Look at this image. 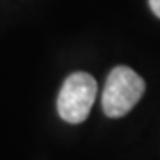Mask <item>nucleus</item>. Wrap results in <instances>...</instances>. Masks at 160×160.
<instances>
[{
	"instance_id": "f257e3e1",
	"label": "nucleus",
	"mask_w": 160,
	"mask_h": 160,
	"mask_svg": "<svg viewBox=\"0 0 160 160\" xmlns=\"http://www.w3.org/2000/svg\"><path fill=\"white\" fill-rule=\"evenodd\" d=\"M146 84L132 68L118 66L109 73L102 94V109L109 118H123L142 98Z\"/></svg>"
},
{
	"instance_id": "f03ea898",
	"label": "nucleus",
	"mask_w": 160,
	"mask_h": 160,
	"mask_svg": "<svg viewBox=\"0 0 160 160\" xmlns=\"http://www.w3.org/2000/svg\"><path fill=\"white\" fill-rule=\"evenodd\" d=\"M96 80L89 73L78 71L64 80L57 98V112L66 123L78 125L86 121L96 98Z\"/></svg>"
},
{
	"instance_id": "7ed1b4c3",
	"label": "nucleus",
	"mask_w": 160,
	"mask_h": 160,
	"mask_svg": "<svg viewBox=\"0 0 160 160\" xmlns=\"http://www.w3.org/2000/svg\"><path fill=\"white\" fill-rule=\"evenodd\" d=\"M149 7L155 12V16L160 18V0H149Z\"/></svg>"
}]
</instances>
